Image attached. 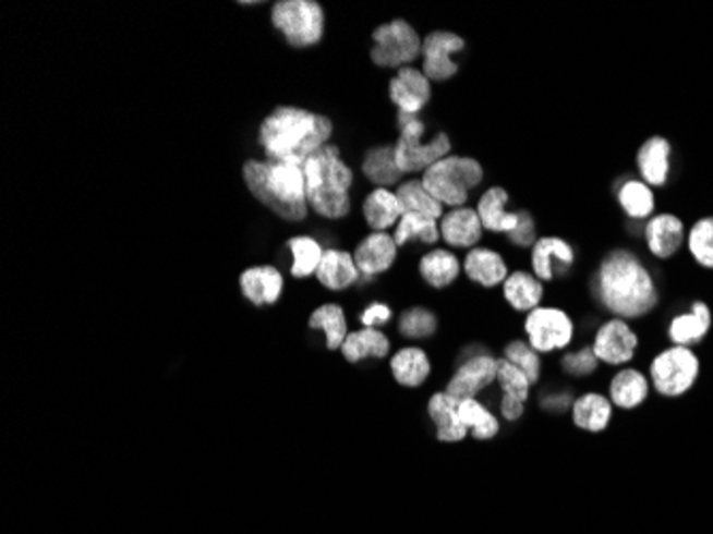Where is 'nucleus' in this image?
I'll list each match as a JSON object with an SVG mask.
<instances>
[{
  "instance_id": "f257e3e1",
  "label": "nucleus",
  "mask_w": 713,
  "mask_h": 534,
  "mask_svg": "<svg viewBox=\"0 0 713 534\" xmlns=\"http://www.w3.org/2000/svg\"><path fill=\"white\" fill-rule=\"evenodd\" d=\"M592 298L615 319H639L650 315L661 293L650 267L624 246L607 251L590 278Z\"/></svg>"
},
{
  "instance_id": "f03ea898",
  "label": "nucleus",
  "mask_w": 713,
  "mask_h": 534,
  "mask_svg": "<svg viewBox=\"0 0 713 534\" xmlns=\"http://www.w3.org/2000/svg\"><path fill=\"white\" fill-rule=\"evenodd\" d=\"M334 122L306 107H276L258 126V146L269 162L304 165L312 155L331 144Z\"/></svg>"
},
{
  "instance_id": "7ed1b4c3",
  "label": "nucleus",
  "mask_w": 713,
  "mask_h": 534,
  "mask_svg": "<svg viewBox=\"0 0 713 534\" xmlns=\"http://www.w3.org/2000/svg\"><path fill=\"white\" fill-rule=\"evenodd\" d=\"M244 182L258 204L287 222L306 220L310 206L304 165L246 160Z\"/></svg>"
},
{
  "instance_id": "20e7f679",
  "label": "nucleus",
  "mask_w": 713,
  "mask_h": 534,
  "mask_svg": "<svg viewBox=\"0 0 713 534\" xmlns=\"http://www.w3.org/2000/svg\"><path fill=\"white\" fill-rule=\"evenodd\" d=\"M307 206L327 220H345L353 213L351 189L355 171L342 159L338 144H327L304 162Z\"/></svg>"
},
{
  "instance_id": "39448f33",
  "label": "nucleus",
  "mask_w": 713,
  "mask_h": 534,
  "mask_svg": "<svg viewBox=\"0 0 713 534\" xmlns=\"http://www.w3.org/2000/svg\"><path fill=\"white\" fill-rule=\"evenodd\" d=\"M421 182L434 199L451 210L468 206L470 195L485 182V169L474 157L451 153L423 171Z\"/></svg>"
},
{
  "instance_id": "423d86ee",
  "label": "nucleus",
  "mask_w": 713,
  "mask_h": 534,
  "mask_svg": "<svg viewBox=\"0 0 713 534\" xmlns=\"http://www.w3.org/2000/svg\"><path fill=\"white\" fill-rule=\"evenodd\" d=\"M398 139L396 144V160L404 175H414L427 171L434 162L445 159L454 150V142L447 133H436L432 139H423L427 124L421 116H410L398 111Z\"/></svg>"
},
{
  "instance_id": "0eeeda50",
  "label": "nucleus",
  "mask_w": 713,
  "mask_h": 534,
  "mask_svg": "<svg viewBox=\"0 0 713 534\" xmlns=\"http://www.w3.org/2000/svg\"><path fill=\"white\" fill-rule=\"evenodd\" d=\"M271 26L291 48H314L325 37V9L316 0H280L269 13Z\"/></svg>"
},
{
  "instance_id": "6e6552de",
  "label": "nucleus",
  "mask_w": 713,
  "mask_h": 534,
  "mask_svg": "<svg viewBox=\"0 0 713 534\" xmlns=\"http://www.w3.org/2000/svg\"><path fill=\"white\" fill-rule=\"evenodd\" d=\"M423 37L407 20H389L372 31L370 60L378 69H404L421 60Z\"/></svg>"
},
{
  "instance_id": "1a4fd4ad",
  "label": "nucleus",
  "mask_w": 713,
  "mask_h": 534,
  "mask_svg": "<svg viewBox=\"0 0 713 534\" xmlns=\"http://www.w3.org/2000/svg\"><path fill=\"white\" fill-rule=\"evenodd\" d=\"M701 373L699 357L688 347H670L656 355L650 366L654 389L664 398H679L688 393Z\"/></svg>"
},
{
  "instance_id": "9d476101",
  "label": "nucleus",
  "mask_w": 713,
  "mask_h": 534,
  "mask_svg": "<svg viewBox=\"0 0 713 534\" xmlns=\"http://www.w3.org/2000/svg\"><path fill=\"white\" fill-rule=\"evenodd\" d=\"M523 331L530 347L541 353L564 351L575 340V320L558 306H539L525 315Z\"/></svg>"
},
{
  "instance_id": "9b49d317",
  "label": "nucleus",
  "mask_w": 713,
  "mask_h": 534,
  "mask_svg": "<svg viewBox=\"0 0 713 534\" xmlns=\"http://www.w3.org/2000/svg\"><path fill=\"white\" fill-rule=\"evenodd\" d=\"M466 50V39L451 31H432L423 37L421 71L432 84H445L459 73V64L451 58Z\"/></svg>"
},
{
  "instance_id": "f8f14e48",
  "label": "nucleus",
  "mask_w": 713,
  "mask_h": 534,
  "mask_svg": "<svg viewBox=\"0 0 713 534\" xmlns=\"http://www.w3.org/2000/svg\"><path fill=\"white\" fill-rule=\"evenodd\" d=\"M528 262L534 276L547 284L572 274L577 266V251L572 242L561 235H541L528 253Z\"/></svg>"
},
{
  "instance_id": "ddd939ff",
  "label": "nucleus",
  "mask_w": 713,
  "mask_h": 534,
  "mask_svg": "<svg viewBox=\"0 0 713 534\" xmlns=\"http://www.w3.org/2000/svg\"><path fill=\"white\" fill-rule=\"evenodd\" d=\"M639 347V336L628 325V320L613 319L605 320L592 340L594 355L601 364L607 366H626L632 362Z\"/></svg>"
},
{
  "instance_id": "4468645a",
  "label": "nucleus",
  "mask_w": 713,
  "mask_h": 534,
  "mask_svg": "<svg viewBox=\"0 0 713 534\" xmlns=\"http://www.w3.org/2000/svg\"><path fill=\"white\" fill-rule=\"evenodd\" d=\"M496 380H498V360L487 351L472 357H463L445 391L458 400H468L483 393Z\"/></svg>"
},
{
  "instance_id": "2eb2a0df",
  "label": "nucleus",
  "mask_w": 713,
  "mask_h": 534,
  "mask_svg": "<svg viewBox=\"0 0 713 534\" xmlns=\"http://www.w3.org/2000/svg\"><path fill=\"white\" fill-rule=\"evenodd\" d=\"M398 255L400 246L396 244L394 233H367L356 242L353 251V259L363 282H372L374 278L387 274L396 266Z\"/></svg>"
},
{
  "instance_id": "dca6fc26",
  "label": "nucleus",
  "mask_w": 713,
  "mask_h": 534,
  "mask_svg": "<svg viewBox=\"0 0 713 534\" xmlns=\"http://www.w3.org/2000/svg\"><path fill=\"white\" fill-rule=\"evenodd\" d=\"M432 93V82L414 64L396 71V75L389 80V101L402 113L419 116L430 106Z\"/></svg>"
},
{
  "instance_id": "f3484780",
  "label": "nucleus",
  "mask_w": 713,
  "mask_h": 534,
  "mask_svg": "<svg viewBox=\"0 0 713 534\" xmlns=\"http://www.w3.org/2000/svg\"><path fill=\"white\" fill-rule=\"evenodd\" d=\"M645 246L652 257L666 262L673 259L688 240V231L684 220L673 213L654 214L643 229Z\"/></svg>"
},
{
  "instance_id": "a211bd4d",
  "label": "nucleus",
  "mask_w": 713,
  "mask_h": 534,
  "mask_svg": "<svg viewBox=\"0 0 713 534\" xmlns=\"http://www.w3.org/2000/svg\"><path fill=\"white\" fill-rule=\"evenodd\" d=\"M438 227H440V240L451 251H470V248L479 246L485 235V229L476 214V208H470V206L447 210L445 216L438 220Z\"/></svg>"
},
{
  "instance_id": "6ab92c4d",
  "label": "nucleus",
  "mask_w": 713,
  "mask_h": 534,
  "mask_svg": "<svg viewBox=\"0 0 713 534\" xmlns=\"http://www.w3.org/2000/svg\"><path fill=\"white\" fill-rule=\"evenodd\" d=\"M463 274L470 282L483 287V289H496L503 287V282L509 278V262L503 253L490 246H474L466 251L461 259Z\"/></svg>"
},
{
  "instance_id": "aec40b11",
  "label": "nucleus",
  "mask_w": 713,
  "mask_h": 534,
  "mask_svg": "<svg viewBox=\"0 0 713 534\" xmlns=\"http://www.w3.org/2000/svg\"><path fill=\"white\" fill-rule=\"evenodd\" d=\"M476 214L483 222L485 233L492 235H509L510 231L519 222V210H510V193L505 186H487L479 202H476Z\"/></svg>"
},
{
  "instance_id": "412c9836",
  "label": "nucleus",
  "mask_w": 713,
  "mask_h": 534,
  "mask_svg": "<svg viewBox=\"0 0 713 534\" xmlns=\"http://www.w3.org/2000/svg\"><path fill=\"white\" fill-rule=\"evenodd\" d=\"M361 175L374 184V189H398L404 182V173L396 160V144H378L363 153Z\"/></svg>"
},
{
  "instance_id": "4be33fe9",
  "label": "nucleus",
  "mask_w": 713,
  "mask_h": 534,
  "mask_svg": "<svg viewBox=\"0 0 713 534\" xmlns=\"http://www.w3.org/2000/svg\"><path fill=\"white\" fill-rule=\"evenodd\" d=\"M503 298L515 313H532L543 306L547 295L545 282L534 276L532 269H510L509 278L503 282Z\"/></svg>"
},
{
  "instance_id": "5701e85b",
  "label": "nucleus",
  "mask_w": 713,
  "mask_h": 534,
  "mask_svg": "<svg viewBox=\"0 0 713 534\" xmlns=\"http://www.w3.org/2000/svg\"><path fill=\"white\" fill-rule=\"evenodd\" d=\"M370 233H391L402 218V204L394 189H372L361 204Z\"/></svg>"
},
{
  "instance_id": "b1692460",
  "label": "nucleus",
  "mask_w": 713,
  "mask_h": 534,
  "mask_svg": "<svg viewBox=\"0 0 713 534\" xmlns=\"http://www.w3.org/2000/svg\"><path fill=\"white\" fill-rule=\"evenodd\" d=\"M416 267H419L421 280L427 287L436 289V291L449 289L451 284H456L459 274L463 271L458 253L451 251V248H440V246H434V248L425 251L419 257Z\"/></svg>"
},
{
  "instance_id": "393cba45",
  "label": "nucleus",
  "mask_w": 713,
  "mask_h": 534,
  "mask_svg": "<svg viewBox=\"0 0 713 534\" xmlns=\"http://www.w3.org/2000/svg\"><path fill=\"white\" fill-rule=\"evenodd\" d=\"M670 155L673 146L663 135L645 139L637 150V169L641 180L652 189H663L670 175Z\"/></svg>"
},
{
  "instance_id": "a878e982",
  "label": "nucleus",
  "mask_w": 713,
  "mask_h": 534,
  "mask_svg": "<svg viewBox=\"0 0 713 534\" xmlns=\"http://www.w3.org/2000/svg\"><path fill=\"white\" fill-rule=\"evenodd\" d=\"M240 289L253 306L276 304L285 289V278L274 266L249 267L240 276Z\"/></svg>"
},
{
  "instance_id": "bb28decb",
  "label": "nucleus",
  "mask_w": 713,
  "mask_h": 534,
  "mask_svg": "<svg viewBox=\"0 0 713 534\" xmlns=\"http://www.w3.org/2000/svg\"><path fill=\"white\" fill-rule=\"evenodd\" d=\"M316 280L329 291H347L361 280V274L355 266L353 253L342 248H325L321 266L316 269Z\"/></svg>"
},
{
  "instance_id": "cd10ccee",
  "label": "nucleus",
  "mask_w": 713,
  "mask_h": 534,
  "mask_svg": "<svg viewBox=\"0 0 713 534\" xmlns=\"http://www.w3.org/2000/svg\"><path fill=\"white\" fill-rule=\"evenodd\" d=\"M427 415L436 426V436L443 442H459L468 436V429L459 420V400L447 391H438L427 402Z\"/></svg>"
},
{
  "instance_id": "c85d7f7f",
  "label": "nucleus",
  "mask_w": 713,
  "mask_h": 534,
  "mask_svg": "<svg viewBox=\"0 0 713 534\" xmlns=\"http://www.w3.org/2000/svg\"><path fill=\"white\" fill-rule=\"evenodd\" d=\"M572 424L585 432H603L607 429L613 420V404L609 396H603L599 391H588L583 396H577L570 406Z\"/></svg>"
},
{
  "instance_id": "c756f323",
  "label": "nucleus",
  "mask_w": 713,
  "mask_h": 534,
  "mask_svg": "<svg viewBox=\"0 0 713 534\" xmlns=\"http://www.w3.org/2000/svg\"><path fill=\"white\" fill-rule=\"evenodd\" d=\"M615 199L632 220H650L656 213V195L650 184H645L641 178H624L615 189Z\"/></svg>"
},
{
  "instance_id": "7c9ffc66",
  "label": "nucleus",
  "mask_w": 713,
  "mask_h": 534,
  "mask_svg": "<svg viewBox=\"0 0 713 534\" xmlns=\"http://www.w3.org/2000/svg\"><path fill=\"white\" fill-rule=\"evenodd\" d=\"M712 329V311L705 302H694L690 313L677 315L668 325V338L675 347H692Z\"/></svg>"
},
{
  "instance_id": "2f4dec72",
  "label": "nucleus",
  "mask_w": 713,
  "mask_h": 534,
  "mask_svg": "<svg viewBox=\"0 0 713 534\" xmlns=\"http://www.w3.org/2000/svg\"><path fill=\"white\" fill-rule=\"evenodd\" d=\"M342 355L347 362L359 364L363 360H385L391 351V342L380 329L372 327H361L356 331H351L342 344Z\"/></svg>"
},
{
  "instance_id": "473e14b6",
  "label": "nucleus",
  "mask_w": 713,
  "mask_h": 534,
  "mask_svg": "<svg viewBox=\"0 0 713 534\" xmlns=\"http://www.w3.org/2000/svg\"><path fill=\"white\" fill-rule=\"evenodd\" d=\"M650 396V380L635 368H624L609 383V400L613 406L630 411L641 406Z\"/></svg>"
},
{
  "instance_id": "72a5a7b5",
  "label": "nucleus",
  "mask_w": 713,
  "mask_h": 534,
  "mask_svg": "<svg viewBox=\"0 0 713 534\" xmlns=\"http://www.w3.org/2000/svg\"><path fill=\"white\" fill-rule=\"evenodd\" d=\"M396 238V244L400 248H408L412 244L423 246H436L440 242V227L438 220L419 216V214H402L400 222L391 231Z\"/></svg>"
},
{
  "instance_id": "f704fd0d",
  "label": "nucleus",
  "mask_w": 713,
  "mask_h": 534,
  "mask_svg": "<svg viewBox=\"0 0 713 534\" xmlns=\"http://www.w3.org/2000/svg\"><path fill=\"white\" fill-rule=\"evenodd\" d=\"M391 374L402 387H419L432 373L427 353L421 347H404L391 357Z\"/></svg>"
},
{
  "instance_id": "c9c22d12",
  "label": "nucleus",
  "mask_w": 713,
  "mask_h": 534,
  "mask_svg": "<svg viewBox=\"0 0 713 534\" xmlns=\"http://www.w3.org/2000/svg\"><path fill=\"white\" fill-rule=\"evenodd\" d=\"M396 195L402 204V213L404 214H419V216H427V218H434V220H440L447 208L434 199L430 195V191L423 186L421 178H410V180H404L398 189H396Z\"/></svg>"
},
{
  "instance_id": "e433bc0d",
  "label": "nucleus",
  "mask_w": 713,
  "mask_h": 534,
  "mask_svg": "<svg viewBox=\"0 0 713 534\" xmlns=\"http://www.w3.org/2000/svg\"><path fill=\"white\" fill-rule=\"evenodd\" d=\"M307 325L312 329H321L325 333V344L329 351L342 349V344L349 336V323H347L345 308L338 304H323L321 308H316L310 315Z\"/></svg>"
},
{
  "instance_id": "4c0bfd02",
  "label": "nucleus",
  "mask_w": 713,
  "mask_h": 534,
  "mask_svg": "<svg viewBox=\"0 0 713 534\" xmlns=\"http://www.w3.org/2000/svg\"><path fill=\"white\" fill-rule=\"evenodd\" d=\"M459 420L476 440H492L500 432L498 417L476 398L459 400Z\"/></svg>"
},
{
  "instance_id": "58836bf2",
  "label": "nucleus",
  "mask_w": 713,
  "mask_h": 534,
  "mask_svg": "<svg viewBox=\"0 0 713 534\" xmlns=\"http://www.w3.org/2000/svg\"><path fill=\"white\" fill-rule=\"evenodd\" d=\"M287 248L291 251V257H293V264H291L293 278L314 276L321 266L323 255H325L323 244L312 235H295V238L287 240Z\"/></svg>"
},
{
  "instance_id": "ea45409f",
  "label": "nucleus",
  "mask_w": 713,
  "mask_h": 534,
  "mask_svg": "<svg viewBox=\"0 0 713 534\" xmlns=\"http://www.w3.org/2000/svg\"><path fill=\"white\" fill-rule=\"evenodd\" d=\"M686 248L699 266L713 269V216H703L690 227Z\"/></svg>"
},
{
  "instance_id": "a19ab883",
  "label": "nucleus",
  "mask_w": 713,
  "mask_h": 534,
  "mask_svg": "<svg viewBox=\"0 0 713 534\" xmlns=\"http://www.w3.org/2000/svg\"><path fill=\"white\" fill-rule=\"evenodd\" d=\"M505 360L525 374L532 385H539L541 383L543 360H541V353H536L530 347L528 340H512V342H509L505 347Z\"/></svg>"
},
{
  "instance_id": "79ce46f5",
  "label": "nucleus",
  "mask_w": 713,
  "mask_h": 534,
  "mask_svg": "<svg viewBox=\"0 0 713 534\" xmlns=\"http://www.w3.org/2000/svg\"><path fill=\"white\" fill-rule=\"evenodd\" d=\"M496 383L503 391V398L519 402V404H528L532 383L525 374L521 373L517 366H512L505 357L498 360V380Z\"/></svg>"
},
{
  "instance_id": "37998d69",
  "label": "nucleus",
  "mask_w": 713,
  "mask_h": 534,
  "mask_svg": "<svg viewBox=\"0 0 713 534\" xmlns=\"http://www.w3.org/2000/svg\"><path fill=\"white\" fill-rule=\"evenodd\" d=\"M398 331L410 340L432 338L438 331V317L423 306L408 308L398 320Z\"/></svg>"
},
{
  "instance_id": "c03bdc74",
  "label": "nucleus",
  "mask_w": 713,
  "mask_h": 534,
  "mask_svg": "<svg viewBox=\"0 0 713 534\" xmlns=\"http://www.w3.org/2000/svg\"><path fill=\"white\" fill-rule=\"evenodd\" d=\"M560 366L561 371L568 374V376H572V378H585V376H592V374L599 371L601 362L594 355V349L590 344V347H581L579 351L566 353L561 357Z\"/></svg>"
},
{
  "instance_id": "a18cd8bd",
  "label": "nucleus",
  "mask_w": 713,
  "mask_h": 534,
  "mask_svg": "<svg viewBox=\"0 0 713 534\" xmlns=\"http://www.w3.org/2000/svg\"><path fill=\"white\" fill-rule=\"evenodd\" d=\"M539 238L541 235H539V224H536L534 214L530 213V210L519 208V222H517V227L507 235V242H509L512 248H517V251L530 253Z\"/></svg>"
},
{
  "instance_id": "49530a36",
  "label": "nucleus",
  "mask_w": 713,
  "mask_h": 534,
  "mask_svg": "<svg viewBox=\"0 0 713 534\" xmlns=\"http://www.w3.org/2000/svg\"><path fill=\"white\" fill-rule=\"evenodd\" d=\"M394 319V311L391 306L383 304V302H374V304H367L361 315H359V320L363 327H372V329H380L385 327L389 320Z\"/></svg>"
},
{
  "instance_id": "de8ad7c7",
  "label": "nucleus",
  "mask_w": 713,
  "mask_h": 534,
  "mask_svg": "<svg viewBox=\"0 0 713 534\" xmlns=\"http://www.w3.org/2000/svg\"><path fill=\"white\" fill-rule=\"evenodd\" d=\"M572 396L568 391H556V393H547L541 398V406L549 413H564L572 406Z\"/></svg>"
}]
</instances>
